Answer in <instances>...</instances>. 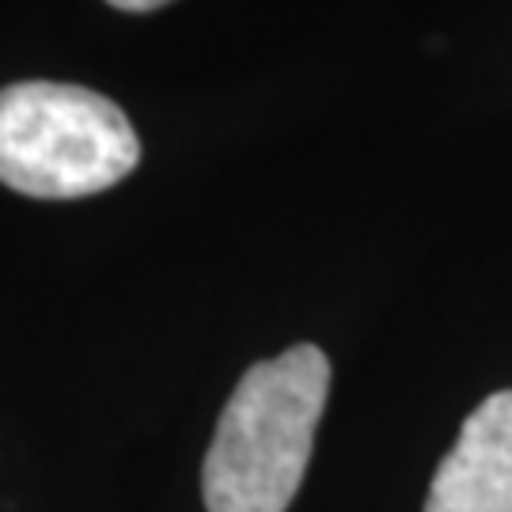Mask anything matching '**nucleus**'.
<instances>
[{
    "label": "nucleus",
    "instance_id": "1",
    "mask_svg": "<svg viewBox=\"0 0 512 512\" xmlns=\"http://www.w3.org/2000/svg\"><path fill=\"white\" fill-rule=\"evenodd\" d=\"M330 395L319 346H293L243 372L202 467L209 512H285L304 482Z\"/></svg>",
    "mask_w": 512,
    "mask_h": 512
},
{
    "label": "nucleus",
    "instance_id": "2",
    "mask_svg": "<svg viewBox=\"0 0 512 512\" xmlns=\"http://www.w3.org/2000/svg\"><path fill=\"white\" fill-rule=\"evenodd\" d=\"M141 160V141L107 95L23 80L0 88V183L46 202L103 194Z\"/></svg>",
    "mask_w": 512,
    "mask_h": 512
},
{
    "label": "nucleus",
    "instance_id": "3",
    "mask_svg": "<svg viewBox=\"0 0 512 512\" xmlns=\"http://www.w3.org/2000/svg\"><path fill=\"white\" fill-rule=\"evenodd\" d=\"M425 512H512V391H497L467 418L440 459Z\"/></svg>",
    "mask_w": 512,
    "mask_h": 512
},
{
    "label": "nucleus",
    "instance_id": "4",
    "mask_svg": "<svg viewBox=\"0 0 512 512\" xmlns=\"http://www.w3.org/2000/svg\"><path fill=\"white\" fill-rule=\"evenodd\" d=\"M110 8H118V12H156V8H164L167 0H107Z\"/></svg>",
    "mask_w": 512,
    "mask_h": 512
}]
</instances>
